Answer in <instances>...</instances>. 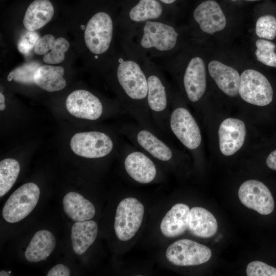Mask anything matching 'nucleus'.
<instances>
[{"instance_id":"obj_1","label":"nucleus","mask_w":276,"mask_h":276,"mask_svg":"<svg viewBox=\"0 0 276 276\" xmlns=\"http://www.w3.org/2000/svg\"><path fill=\"white\" fill-rule=\"evenodd\" d=\"M115 59L113 76L121 105L137 124L162 137L148 106L147 80L141 61L123 48Z\"/></svg>"},{"instance_id":"obj_2","label":"nucleus","mask_w":276,"mask_h":276,"mask_svg":"<svg viewBox=\"0 0 276 276\" xmlns=\"http://www.w3.org/2000/svg\"><path fill=\"white\" fill-rule=\"evenodd\" d=\"M169 20L148 21L122 32V48L136 57L163 60L172 56L180 33Z\"/></svg>"},{"instance_id":"obj_3","label":"nucleus","mask_w":276,"mask_h":276,"mask_svg":"<svg viewBox=\"0 0 276 276\" xmlns=\"http://www.w3.org/2000/svg\"><path fill=\"white\" fill-rule=\"evenodd\" d=\"M136 57V56H135ZM142 62L147 84V104L154 124L163 133L169 129L171 89L160 68L151 59L136 57Z\"/></svg>"},{"instance_id":"obj_4","label":"nucleus","mask_w":276,"mask_h":276,"mask_svg":"<svg viewBox=\"0 0 276 276\" xmlns=\"http://www.w3.org/2000/svg\"><path fill=\"white\" fill-rule=\"evenodd\" d=\"M114 28L112 17L104 11L95 13L87 21L84 40L86 48L96 59L109 52L113 40Z\"/></svg>"},{"instance_id":"obj_5","label":"nucleus","mask_w":276,"mask_h":276,"mask_svg":"<svg viewBox=\"0 0 276 276\" xmlns=\"http://www.w3.org/2000/svg\"><path fill=\"white\" fill-rule=\"evenodd\" d=\"M170 100L171 109L169 119V129L188 149L196 150L202 140L197 123L188 109L177 104L171 90Z\"/></svg>"},{"instance_id":"obj_6","label":"nucleus","mask_w":276,"mask_h":276,"mask_svg":"<svg viewBox=\"0 0 276 276\" xmlns=\"http://www.w3.org/2000/svg\"><path fill=\"white\" fill-rule=\"evenodd\" d=\"M70 147L77 155L89 159L101 158L110 154L115 148L113 139L98 130L80 132L71 139Z\"/></svg>"},{"instance_id":"obj_7","label":"nucleus","mask_w":276,"mask_h":276,"mask_svg":"<svg viewBox=\"0 0 276 276\" xmlns=\"http://www.w3.org/2000/svg\"><path fill=\"white\" fill-rule=\"evenodd\" d=\"M40 190L33 182L25 183L17 189L6 201L2 215L8 222H17L30 214L36 206Z\"/></svg>"},{"instance_id":"obj_8","label":"nucleus","mask_w":276,"mask_h":276,"mask_svg":"<svg viewBox=\"0 0 276 276\" xmlns=\"http://www.w3.org/2000/svg\"><path fill=\"white\" fill-rule=\"evenodd\" d=\"M144 210L143 204L133 197H128L120 202L114 223L118 239L126 241L134 236L142 224Z\"/></svg>"},{"instance_id":"obj_9","label":"nucleus","mask_w":276,"mask_h":276,"mask_svg":"<svg viewBox=\"0 0 276 276\" xmlns=\"http://www.w3.org/2000/svg\"><path fill=\"white\" fill-rule=\"evenodd\" d=\"M273 89L267 78L260 72L247 69L240 76L239 94L245 102L264 106L273 99Z\"/></svg>"},{"instance_id":"obj_10","label":"nucleus","mask_w":276,"mask_h":276,"mask_svg":"<svg viewBox=\"0 0 276 276\" xmlns=\"http://www.w3.org/2000/svg\"><path fill=\"white\" fill-rule=\"evenodd\" d=\"M166 257L169 262L176 266H194L208 262L212 257V252L204 245L183 239L169 245Z\"/></svg>"},{"instance_id":"obj_11","label":"nucleus","mask_w":276,"mask_h":276,"mask_svg":"<svg viewBox=\"0 0 276 276\" xmlns=\"http://www.w3.org/2000/svg\"><path fill=\"white\" fill-rule=\"evenodd\" d=\"M182 85L186 96L196 103L203 97L206 88V72L203 59L197 55L189 58L183 67Z\"/></svg>"},{"instance_id":"obj_12","label":"nucleus","mask_w":276,"mask_h":276,"mask_svg":"<svg viewBox=\"0 0 276 276\" xmlns=\"http://www.w3.org/2000/svg\"><path fill=\"white\" fill-rule=\"evenodd\" d=\"M124 166L127 174L143 184L153 181L157 175L155 163L148 154L136 147L125 145Z\"/></svg>"},{"instance_id":"obj_13","label":"nucleus","mask_w":276,"mask_h":276,"mask_svg":"<svg viewBox=\"0 0 276 276\" xmlns=\"http://www.w3.org/2000/svg\"><path fill=\"white\" fill-rule=\"evenodd\" d=\"M67 111L80 119L96 121L105 112V106L99 97L85 89H77L70 93L65 101Z\"/></svg>"},{"instance_id":"obj_14","label":"nucleus","mask_w":276,"mask_h":276,"mask_svg":"<svg viewBox=\"0 0 276 276\" xmlns=\"http://www.w3.org/2000/svg\"><path fill=\"white\" fill-rule=\"evenodd\" d=\"M241 203L263 215L271 214L274 208L273 196L269 189L262 182L255 179L244 181L238 190Z\"/></svg>"},{"instance_id":"obj_15","label":"nucleus","mask_w":276,"mask_h":276,"mask_svg":"<svg viewBox=\"0 0 276 276\" xmlns=\"http://www.w3.org/2000/svg\"><path fill=\"white\" fill-rule=\"evenodd\" d=\"M168 20L164 16L163 4L158 0H139L120 18L122 32L135 28L148 21Z\"/></svg>"},{"instance_id":"obj_16","label":"nucleus","mask_w":276,"mask_h":276,"mask_svg":"<svg viewBox=\"0 0 276 276\" xmlns=\"http://www.w3.org/2000/svg\"><path fill=\"white\" fill-rule=\"evenodd\" d=\"M193 18L203 33L213 34L223 30L226 18L221 5L215 0H204L194 9Z\"/></svg>"},{"instance_id":"obj_17","label":"nucleus","mask_w":276,"mask_h":276,"mask_svg":"<svg viewBox=\"0 0 276 276\" xmlns=\"http://www.w3.org/2000/svg\"><path fill=\"white\" fill-rule=\"evenodd\" d=\"M245 136L246 127L242 121L233 118L226 119L218 129L221 152L225 156L234 154L243 146Z\"/></svg>"},{"instance_id":"obj_18","label":"nucleus","mask_w":276,"mask_h":276,"mask_svg":"<svg viewBox=\"0 0 276 276\" xmlns=\"http://www.w3.org/2000/svg\"><path fill=\"white\" fill-rule=\"evenodd\" d=\"M208 70L217 86L224 94L230 97L239 94L240 75L235 68L214 60L209 63Z\"/></svg>"},{"instance_id":"obj_19","label":"nucleus","mask_w":276,"mask_h":276,"mask_svg":"<svg viewBox=\"0 0 276 276\" xmlns=\"http://www.w3.org/2000/svg\"><path fill=\"white\" fill-rule=\"evenodd\" d=\"M70 47V43L63 37L55 38L51 34L44 35L38 38L34 45L36 54L43 55V61L49 64L62 62L65 53Z\"/></svg>"},{"instance_id":"obj_20","label":"nucleus","mask_w":276,"mask_h":276,"mask_svg":"<svg viewBox=\"0 0 276 276\" xmlns=\"http://www.w3.org/2000/svg\"><path fill=\"white\" fill-rule=\"evenodd\" d=\"M189 207L183 203L174 205L162 219L160 229L168 238L179 236L188 228Z\"/></svg>"},{"instance_id":"obj_21","label":"nucleus","mask_w":276,"mask_h":276,"mask_svg":"<svg viewBox=\"0 0 276 276\" xmlns=\"http://www.w3.org/2000/svg\"><path fill=\"white\" fill-rule=\"evenodd\" d=\"M188 229L195 236L208 238L216 233L218 223L210 211L203 208L193 207L189 215Z\"/></svg>"},{"instance_id":"obj_22","label":"nucleus","mask_w":276,"mask_h":276,"mask_svg":"<svg viewBox=\"0 0 276 276\" xmlns=\"http://www.w3.org/2000/svg\"><path fill=\"white\" fill-rule=\"evenodd\" d=\"M54 14V8L49 0H34L27 9L23 25L28 31H36L50 22Z\"/></svg>"},{"instance_id":"obj_23","label":"nucleus","mask_w":276,"mask_h":276,"mask_svg":"<svg viewBox=\"0 0 276 276\" xmlns=\"http://www.w3.org/2000/svg\"><path fill=\"white\" fill-rule=\"evenodd\" d=\"M55 246V238L51 232L45 229L37 231L26 249V259L30 262L45 260L52 253Z\"/></svg>"},{"instance_id":"obj_24","label":"nucleus","mask_w":276,"mask_h":276,"mask_svg":"<svg viewBox=\"0 0 276 276\" xmlns=\"http://www.w3.org/2000/svg\"><path fill=\"white\" fill-rule=\"evenodd\" d=\"M64 70L61 66L43 65L37 68L34 74V83L48 92L63 89L66 85L63 76Z\"/></svg>"},{"instance_id":"obj_25","label":"nucleus","mask_w":276,"mask_h":276,"mask_svg":"<svg viewBox=\"0 0 276 276\" xmlns=\"http://www.w3.org/2000/svg\"><path fill=\"white\" fill-rule=\"evenodd\" d=\"M62 203L66 214L76 222L90 220L95 215L96 210L93 203L78 193H67Z\"/></svg>"},{"instance_id":"obj_26","label":"nucleus","mask_w":276,"mask_h":276,"mask_svg":"<svg viewBox=\"0 0 276 276\" xmlns=\"http://www.w3.org/2000/svg\"><path fill=\"white\" fill-rule=\"evenodd\" d=\"M98 225L93 220L76 222L71 229V240L75 253L84 254L92 245L98 234Z\"/></svg>"},{"instance_id":"obj_27","label":"nucleus","mask_w":276,"mask_h":276,"mask_svg":"<svg viewBox=\"0 0 276 276\" xmlns=\"http://www.w3.org/2000/svg\"><path fill=\"white\" fill-rule=\"evenodd\" d=\"M20 172L18 162L7 158L0 162V197L4 196L16 182Z\"/></svg>"},{"instance_id":"obj_28","label":"nucleus","mask_w":276,"mask_h":276,"mask_svg":"<svg viewBox=\"0 0 276 276\" xmlns=\"http://www.w3.org/2000/svg\"><path fill=\"white\" fill-rule=\"evenodd\" d=\"M255 55L257 60L263 64L276 67L275 45L265 39H259L256 42Z\"/></svg>"},{"instance_id":"obj_29","label":"nucleus","mask_w":276,"mask_h":276,"mask_svg":"<svg viewBox=\"0 0 276 276\" xmlns=\"http://www.w3.org/2000/svg\"><path fill=\"white\" fill-rule=\"evenodd\" d=\"M255 32L262 39L273 40L276 37V17L271 14H264L257 19Z\"/></svg>"},{"instance_id":"obj_30","label":"nucleus","mask_w":276,"mask_h":276,"mask_svg":"<svg viewBox=\"0 0 276 276\" xmlns=\"http://www.w3.org/2000/svg\"><path fill=\"white\" fill-rule=\"evenodd\" d=\"M248 276H276V268L262 261L250 262L246 267Z\"/></svg>"},{"instance_id":"obj_31","label":"nucleus","mask_w":276,"mask_h":276,"mask_svg":"<svg viewBox=\"0 0 276 276\" xmlns=\"http://www.w3.org/2000/svg\"><path fill=\"white\" fill-rule=\"evenodd\" d=\"M37 68L34 67H26L17 69L10 73L8 76V81L14 80L15 81L27 84L34 83L33 76Z\"/></svg>"},{"instance_id":"obj_32","label":"nucleus","mask_w":276,"mask_h":276,"mask_svg":"<svg viewBox=\"0 0 276 276\" xmlns=\"http://www.w3.org/2000/svg\"><path fill=\"white\" fill-rule=\"evenodd\" d=\"M69 268L63 264H57L53 267L47 273V276H69Z\"/></svg>"},{"instance_id":"obj_33","label":"nucleus","mask_w":276,"mask_h":276,"mask_svg":"<svg viewBox=\"0 0 276 276\" xmlns=\"http://www.w3.org/2000/svg\"><path fill=\"white\" fill-rule=\"evenodd\" d=\"M266 163L268 168L276 170V149L268 155Z\"/></svg>"},{"instance_id":"obj_34","label":"nucleus","mask_w":276,"mask_h":276,"mask_svg":"<svg viewBox=\"0 0 276 276\" xmlns=\"http://www.w3.org/2000/svg\"><path fill=\"white\" fill-rule=\"evenodd\" d=\"M6 108L5 104V97L4 94L1 92L0 93V110L3 111Z\"/></svg>"},{"instance_id":"obj_35","label":"nucleus","mask_w":276,"mask_h":276,"mask_svg":"<svg viewBox=\"0 0 276 276\" xmlns=\"http://www.w3.org/2000/svg\"><path fill=\"white\" fill-rule=\"evenodd\" d=\"M163 4L170 5L175 3L177 0H158Z\"/></svg>"},{"instance_id":"obj_36","label":"nucleus","mask_w":276,"mask_h":276,"mask_svg":"<svg viewBox=\"0 0 276 276\" xmlns=\"http://www.w3.org/2000/svg\"><path fill=\"white\" fill-rule=\"evenodd\" d=\"M10 273L9 272H8L6 271H4V270H1V272H0V275L1 276H8L10 274Z\"/></svg>"},{"instance_id":"obj_37","label":"nucleus","mask_w":276,"mask_h":276,"mask_svg":"<svg viewBox=\"0 0 276 276\" xmlns=\"http://www.w3.org/2000/svg\"><path fill=\"white\" fill-rule=\"evenodd\" d=\"M244 1H247V2H254V1H259V0H244Z\"/></svg>"}]
</instances>
